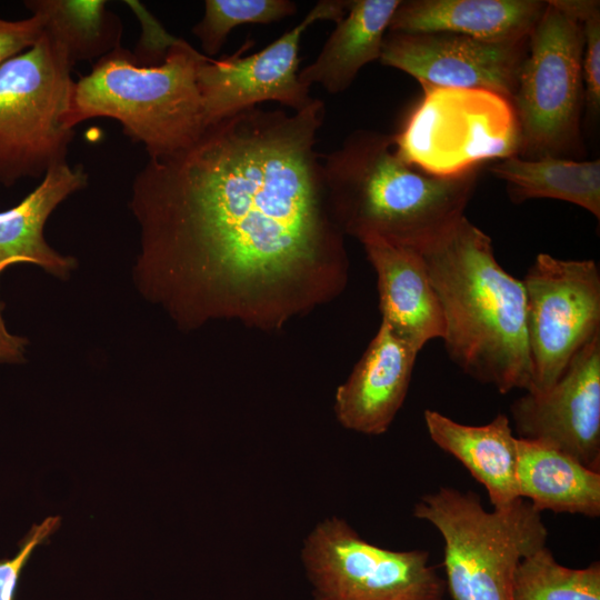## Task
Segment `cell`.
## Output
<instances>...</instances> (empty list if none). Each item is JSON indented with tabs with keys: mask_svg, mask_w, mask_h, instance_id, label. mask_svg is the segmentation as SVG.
Returning <instances> with one entry per match:
<instances>
[{
	"mask_svg": "<svg viewBox=\"0 0 600 600\" xmlns=\"http://www.w3.org/2000/svg\"><path fill=\"white\" fill-rule=\"evenodd\" d=\"M324 117L320 99L291 114L248 108L136 174V280L180 326L279 329L344 289V234L314 148Z\"/></svg>",
	"mask_w": 600,
	"mask_h": 600,
	"instance_id": "6da1fadb",
	"label": "cell"
},
{
	"mask_svg": "<svg viewBox=\"0 0 600 600\" xmlns=\"http://www.w3.org/2000/svg\"><path fill=\"white\" fill-rule=\"evenodd\" d=\"M420 251L441 304V340L451 361L500 393L528 391L524 287L497 261L491 238L462 216Z\"/></svg>",
	"mask_w": 600,
	"mask_h": 600,
	"instance_id": "7a4b0ae2",
	"label": "cell"
},
{
	"mask_svg": "<svg viewBox=\"0 0 600 600\" xmlns=\"http://www.w3.org/2000/svg\"><path fill=\"white\" fill-rule=\"evenodd\" d=\"M321 164L329 207L344 236L419 250L464 216L479 172L429 174L399 154L393 134L367 129L321 156Z\"/></svg>",
	"mask_w": 600,
	"mask_h": 600,
	"instance_id": "3957f363",
	"label": "cell"
},
{
	"mask_svg": "<svg viewBox=\"0 0 600 600\" xmlns=\"http://www.w3.org/2000/svg\"><path fill=\"white\" fill-rule=\"evenodd\" d=\"M203 57L176 39L161 63L142 66L120 47L74 82L67 123L74 129L91 118H111L128 138L144 146L150 159L179 152L206 129L197 83Z\"/></svg>",
	"mask_w": 600,
	"mask_h": 600,
	"instance_id": "277c9868",
	"label": "cell"
},
{
	"mask_svg": "<svg viewBox=\"0 0 600 600\" xmlns=\"http://www.w3.org/2000/svg\"><path fill=\"white\" fill-rule=\"evenodd\" d=\"M412 513L442 537L453 600H512L519 563L548 538L541 512L523 498L488 511L476 492L441 487L422 496Z\"/></svg>",
	"mask_w": 600,
	"mask_h": 600,
	"instance_id": "5b68a950",
	"label": "cell"
},
{
	"mask_svg": "<svg viewBox=\"0 0 600 600\" xmlns=\"http://www.w3.org/2000/svg\"><path fill=\"white\" fill-rule=\"evenodd\" d=\"M73 64L44 32L0 66V183L43 177L66 162L74 130L67 123Z\"/></svg>",
	"mask_w": 600,
	"mask_h": 600,
	"instance_id": "8992f818",
	"label": "cell"
},
{
	"mask_svg": "<svg viewBox=\"0 0 600 600\" xmlns=\"http://www.w3.org/2000/svg\"><path fill=\"white\" fill-rule=\"evenodd\" d=\"M423 97L393 134L399 154L436 177H456L520 151L509 98L484 89L422 86Z\"/></svg>",
	"mask_w": 600,
	"mask_h": 600,
	"instance_id": "52a82bcc",
	"label": "cell"
},
{
	"mask_svg": "<svg viewBox=\"0 0 600 600\" xmlns=\"http://www.w3.org/2000/svg\"><path fill=\"white\" fill-rule=\"evenodd\" d=\"M582 23L553 0L528 38L511 98L524 159L559 157L576 144L583 102Z\"/></svg>",
	"mask_w": 600,
	"mask_h": 600,
	"instance_id": "ba28073f",
	"label": "cell"
},
{
	"mask_svg": "<svg viewBox=\"0 0 600 600\" xmlns=\"http://www.w3.org/2000/svg\"><path fill=\"white\" fill-rule=\"evenodd\" d=\"M301 558L313 600H443L447 591L427 550L376 546L338 517L313 528Z\"/></svg>",
	"mask_w": 600,
	"mask_h": 600,
	"instance_id": "9c48e42d",
	"label": "cell"
},
{
	"mask_svg": "<svg viewBox=\"0 0 600 600\" xmlns=\"http://www.w3.org/2000/svg\"><path fill=\"white\" fill-rule=\"evenodd\" d=\"M531 384L549 389L600 331V270L593 260L539 253L522 280Z\"/></svg>",
	"mask_w": 600,
	"mask_h": 600,
	"instance_id": "30bf717a",
	"label": "cell"
},
{
	"mask_svg": "<svg viewBox=\"0 0 600 600\" xmlns=\"http://www.w3.org/2000/svg\"><path fill=\"white\" fill-rule=\"evenodd\" d=\"M347 0L319 1L292 29L262 50L242 57L247 41L232 56L203 57L197 69L206 127L264 101L301 111L316 98L299 80V44L304 30L318 20L340 21Z\"/></svg>",
	"mask_w": 600,
	"mask_h": 600,
	"instance_id": "8fae6325",
	"label": "cell"
},
{
	"mask_svg": "<svg viewBox=\"0 0 600 600\" xmlns=\"http://www.w3.org/2000/svg\"><path fill=\"white\" fill-rule=\"evenodd\" d=\"M517 438L556 448L600 471V331L542 392H526L510 406Z\"/></svg>",
	"mask_w": 600,
	"mask_h": 600,
	"instance_id": "7c38bea8",
	"label": "cell"
},
{
	"mask_svg": "<svg viewBox=\"0 0 600 600\" xmlns=\"http://www.w3.org/2000/svg\"><path fill=\"white\" fill-rule=\"evenodd\" d=\"M527 46L528 39L487 42L449 32L389 31L379 61L421 86L484 89L511 100Z\"/></svg>",
	"mask_w": 600,
	"mask_h": 600,
	"instance_id": "4fadbf2b",
	"label": "cell"
},
{
	"mask_svg": "<svg viewBox=\"0 0 600 600\" xmlns=\"http://www.w3.org/2000/svg\"><path fill=\"white\" fill-rule=\"evenodd\" d=\"M418 353L381 322L336 391L334 413L340 424L368 436L384 433L406 400Z\"/></svg>",
	"mask_w": 600,
	"mask_h": 600,
	"instance_id": "5bb4252c",
	"label": "cell"
},
{
	"mask_svg": "<svg viewBox=\"0 0 600 600\" xmlns=\"http://www.w3.org/2000/svg\"><path fill=\"white\" fill-rule=\"evenodd\" d=\"M361 243L377 274L381 322L418 352L442 339V309L421 251L381 239Z\"/></svg>",
	"mask_w": 600,
	"mask_h": 600,
	"instance_id": "9a60e30c",
	"label": "cell"
},
{
	"mask_svg": "<svg viewBox=\"0 0 600 600\" xmlns=\"http://www.w3.org/2000/svg\"><path fill=\"white\" fill-rule=\"evenodd\" d=\"M547 1L407 0L400 1L388 31L449 32L487 42L527 40Z\"/></svg>",
	"mask_w": 600,
	"mask_h": 600,
	"instance_id": "2e32d148",
	"label": "cell"
},
{
	"mask_svg": "<svg viewBox=\"0 0 600 600\" xmlns=\"http://www.w3.org/2000/svg\"><path fill=\"white\" fill-rule=\"evenodd\" d=\"M87 183L82 166L57 163L20 203L0 212V274L10 266L31 263L58 278L69 277L76 260L54 251L44 240L43 229L53 210Z\"/></svg>",
	"mask_w": 600,
	"mask_h": 600,
	"instance_id": "e0dca14e",
	"label": "cell"
},
{
	"mask_svg": "<svg viewBox=\"0 0 600 600\" xmlns=\"http://www.w3.org/2000/svg\"><path fill=\"white\" fill-rule=\"evenodd\" d=\"M423 419L430 439L484 487L493 508L521 498L517 479L518 438L508 416L499 413L483 426H469L427 409Z\"/></svg>",
	"mask_w": 600,
	"mask_h": 600,
	"instance_id": "ac0fdd59",
	"label": "cell"
},
{
	"mask_svg": "<svg viewBox=\"0 0 600 600\" xmlns=\"http://www.w3.org/2000/svg\"><path fill=\"white\" fill-rule=\"evenodd\" d=\"M401 0H349L347 12L313 62L299 71L307 87L321 84L329 93L346 91L367 63L379 60L390 20Z\"/></svg>",
	"mask_w": 600,
	"mask_h": 600,
	"instance_id": "d6986e66",
	"label": "cell"
},
{
	"mask_svg": "<svg viewBox=\"0 0 600 600\" xmlns=\"http://www.w3.org/2000/svg\"><path fill=\"white\" fill-rule=\"evenodd\" d=\"M517 451L519 494L538 511L600 516V471L536 441L518 438Z\"/></svg>",
	"mask_w": 600,
	"mask_h": 600,
	"instance_id": "ffe728a7",
	"label": "cell"
},
{
	"mask_svg": "<svg viewBox=\"0 0 600 600\" xmlns=\"http://www.w3.org/2000/svg\"><path fill=\"white\" fill-rule=\"evenodd\" d=\"M503 180L512 202L551 198L579 206L600 218V161H573L560 157L524 159L518 154L489 167Z\"/></svg>",
	"mask_w": 600,
	"mask_h": 600,
	"instance_id": "44dd1931",
	"label": "cell"
},
{
	"mask_svg": "<svg viewBox=\"0 0 600 600\" xmlns=\"http://www.w3.org/2000/svg\"><path fill=\"white\" fill-rule=\"evenodd\" d=\"M43 32L61 47L70 62L100 59L120 48L122 23L101 0H27Z\"/></svg>",
	"mask_w": 600,
	"mask_h": 600,
	"instance_id": "7402d4cb",
	"label": "cell"
},
{
	"mask_svg": "<svg viewBox=\"0 0 600 600\" xmlns=\"http://www.w3.org/2000/svg\"><path fill=\"white\" fill-rule=\"evenodd\" d=\"M512 600H600V563L569 568L544 546L519 563Z\"/></svg>",
	"mask_w": 600,
	"mask_h": 600,
	"instance_id": "603a6c76",
	"label": "cell"
},
{
	"mask_svg": "<svg viewBox=\"0 0 600 600\" xmlns=\"http://www.w3.org/2000/svg\"><path fill=\"white\" fill-rule=\"evenodd\" d=\"M297 12L290 0H206L203 18L192 28L204 56H216L231 30L241 24H267Z\"/></svg>",
	"mask_w": 600,
	"mask_h": 600,
	"instance_id": "cb8c5ba5",
	"label": "cell"
},
{
	"mask_svg": "<svg viewBox=\"0 0 600 600\" xmlns=\"http://www.w3.org/2000/svg\"><path fill=\"white\" fill-rule=\"evenodd\" d=\"M563 11L582 23L583 100L591 116L600 111V2L596 0H553Z\"/></svg>",
	"mask_w": 600,
	"mask_h": 600,
	"instance_id": "d4e9b609",
	"label": "cell"
},
{
	"mask_svg": "<svg viewBox=\"0 0 600 600\" xmlns=\"http://www.w3.org/2000/svg\"><path fill=\"white\" fill-rule=\"evenodd\" d=\"M59 517H48L40 524H33L20 542L13 558L0 560V600H14L20 576L34 549L43 543L59 527Z\"/></svg>",
	"mask_w": 600,
	"mask_h": 600,
	"instance_id": "484cf974",
	"label": "cell"
},
{
	"mask_svg": "<svg viewBox=\"0 0 600 600\" xmlns=\"http://www.w3.org/2000/svg\"><path fill=\"white\" fill-rule=\"evenodd\" d=\"M42 33L43 24L38 16L18 21L0 19V66L31 48Z\"/></svg>",
	"mask_w": 600,
	"mask_h": 600,
	"instance_id": "4316f807",
	"label": "cell"
},
{
	"mask_svg": "<svg viewBox=\"0 0 600 600\" xmlns=\"http://www.w3.org/2000/svg\"><path fill=\"white\" fill-rule=\"evenodd\" d=\"M2 303L0 302V362L17 363L23 360L28 341L11 334L2 319Z\"/></svg>",
	"mask_w": 600,
	"mask_h": 600,
	"instance_id": "83f0119b",
	"label": "cell"
}]
</instances>
